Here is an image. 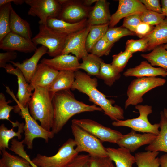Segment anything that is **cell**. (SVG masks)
<instances>
[{"instance_id":"cell-49","label":"cell","mask_w":167,"mask_h":167,"mask_svg":"<svg viewBox=\"0 0 167 167\" xmlns=\"http://www.w3.org/2000/svg\"><path fill=\"white\" fill-rule=\"evenodd\" d=\"M160 167H167V154L162 155L160 158Z\"/></svg>"},{"instance_id":"cell-37","label":"cell","mask_w":167,"mask_h":167,"mask_svg":"<svg viewBox=\"0 0 167 167\" xmlns=\"http://www.w3.org/2000/svg\"><path fill=\"white\" fill-rule=\"evenodd\" d=\"M134 35H135L134 32L130 31L122 26L119 27L109 28L105 36L109 41L114 44L122 37Z\"/></svg>"},{"instance_id":"cell-35","label":"cell","mask_w":167,"mask_h":167,"mask_svg":"<svg viewBox=\"0 0 167 167\" xmlns=\"http://www.w3.org/2000/svg\"><path fill=\"white\" fill-rule=\"evenodd\" d=\"M1 151L2 158L0 160V163L5 167H33L25 159L11 154L6 149Z\"/></svg>"},{"instance_id":"cell-28","label":"cell","mask_w":167,"mask_h":167,"mask_svg":"<svg viewBox=\"0 0 167 167\" xmlns=\"http://www.w3.org/2000/svg\"><path fill=\"white\" fill-rule=\"evenodd\" d=\"M10 28L11 32L32 40V32L29 24L19 15L12 7L10 13Z\"/></svg>"},{"instance_id":"cell-56","label":"cell","mask_w":167,"mask_h":167,"mask_svg":"<svg viewBox=\"0 0 167 167\" xmlns=\"http://www.w3.org/2000/svg\"><path fill=\"white\" fill-rule=\"evenodd\" d=\"M111 167H115L113 164V162L111 164Z\"/></svg>"},{"instance_id":"cell-31","label":"cell","mask_w":167,"mask_h":167,"mask_svg":"<svg viewBox=\"0 0 167 167\" xmlns=\"http://www.w3.org/2000/svg\"><path fill=\"white\" fill-rule=\"evenodd\" d=\"M79 69L85 71L89 75L97 77L99 73L101 62L103 61L100 57L92 54H88L82 59Z\"/></svg>"},{"instance_id":"cell-21","label":"cell","mask_w":167,"mask_h":167,"mask_svg":"<svg viewBox=\"0 0 167 167\" xmlns=\"http://www.w3.org/2000/svg\"><path fill=\"white\" fill-rule=\"evenodd\" d=\"M109 3L105 0H97L90 11L87 19L88 25L90 26L109 23L110 15Z\"/></svg>"},{"instance_id":"cell-15","label":"cell","mask_w":167,"mask_h":167,"mask_svg":"<svg viewBox=\"0 0 167 167\" xmlns=\"http://www.w3.org/2000/svg\"><path fill=\"white\" fill-rule=\"evenodd\" d=\"M147 10L139 0H119L117 10L111 15L109 28L114 27L123 18L142 13Z\"/></svg>"},{"instance_id":"cell-24","label":"cell","mask_w":167,"mask_h":167,"mask_svg":"<svg viewBox=\"0 0 167 167\" xmlns=\"http://www.w3.org/2000/svg\"><path fill=\"white\" fill-rule=\"evenodd\" d=\"M106 149L108 157L114 162L116 167H132L133 165L135 162V156L125 148L108 147Z\"/></svg>"},{"instance_id":"cell-54","label":"cell","mask_w":167,"mask_h":167,"mask_svg":"<svg viewBox=\"0 0 167 167\" xmlns=\"http://www.w3.org/2000/svg\"><path fill=\"white\" fill-rule=\"evenodd\" d=\"M165 49L167 50V43L165 45H163Z\"/></svg>"},{"instance_id":"cell-8","label":"cell","mask_w":167,"mask_h":167,"mask_svg":"<svg viewBox=\"0 0 167 167\" xmlns=\"http://www.w3.org/2000/svg\"><path fill=\"white\" fill-rule=\"evenodd\" d=\"M165 79L156 77L137 78L131 81L128 86L125 108L130 105H138L143 101V96L148 91L165 84Z\"/></svg>"},{"instance_id":"cell-2","label":"cell","mask_w":167,"mask_h":167,"mask_svg":"<svg viewBox=\"0 0 167 167\" xmlns=\"http://www.w3.org/2000/svg\"><path fill=\"white\" fill-rule=\"evenodd\" d=\"M98 83L96 78H92L87 73L78 70L75 71V80L71 89L77 90L87 95L89 101L100 107L112 120L123 119V109L118 105H113L114 100L107 99L106 95L97 88Z\"/></svg>"},{"instance_id":"cell-19","label":"cell","mask_w":167,"mask_h":167,"mask_svg":"<svg viewBox=\"0 0 167 167\" xmlns=\"http://www.w3.org/2000/svg\"><path fill=\"white\" fill-rule=\"evenodd\" d=\"M4 68L7 73L17 77L18 90L16 97L19 103L23 107H26L33 93L30 89L29 84L19 68H14L11 64H7Z\"/></svg>"},{"instance_id":"cell-17","label":"cell","mask_w":167,"mask_h":167,"mask_svg":"<svg viewBox=\"0 0 167 167\" xmlns=\"http://www.w3.org/2000/svg\"><path fill=\"white\" fill-rule=\"evenodd\" d=\"M58 72L44 63L38 64L29 83L30 90L37 87H49Z\"/></svg>"},{"instance_id":"cell-6","label":"cell","mask_w":167,"mask_h":167,"mask_svg":"<svg viewBox=\"0 0 167 167\" xmlns=\"http://www.w3.org/2000/svg\"><path fill=\"white\" fill-rule=\"evenodd\" d=\"M39 31L32 41L37 45L38 44L46 47L47 54L55 57L61 55L65 47L68 35L56 31L47 25L40 24Z\"/></svg>"},{"instance_id":"cell-40","label":"cell","mask_w":167,"mask_h":167,"mask_svg":"<svg viewBox=\"0 0 167 167\" xmlns=\"http://www.w3.org/2000/svg\"><path fill=\"white\" fill-rule=\"evenodd\" d=\"M132 56V54L125 50L118 54L112 56L111 64L119 72H122L126 66L129 59Z\"/></svg>"},{"instance_id":"cell-11","label":"cell","mask_w":167,"mask_h":167,"mask_svg":"<svg viewBox=\"0 0 167 167\" xmlns=\"http://www.w3.org/2000/svg\"><path fill=\"white\" fill-rule=\"evenodd\" d=\"M72 123L75 124L98 139L102 142L116 143L123 135L120 131L104 126L89 119H74Z\"/></svg>"},{"instance_id":"cell-44","label":"cell","mask_w":167,"mask_h":167,"mask_svg":"<svg viewBox=\"0 0 167 167\" xmlns=\"http://www.w3.org/2000/svg\"><path fill=\"white\" fill-rule=\"evenodd\" d=\"M90 156L78 155L65 167H89Z\"/></svg>"},{"instance_id":"cell-51","label":"cell","mask_w":167,"mask_h":167,"mask_svg":"<svg viewBox=\"0 0 167 167\" xmlns=\"http://www.w3.org/2000/svg\"><path fill=\"white\" fill-rule=\"evenodd\" d=\"M97 0H84L82 1L83 4L85 6L89 7L92 4L96 2Z\"/></svg>"},{"instance_id":"cell-32","label":"cell","mask_w":167,"mask_h":167,"mask_svg":"<svg viewBox=\"0 0 167 167\" xmlns=\"http://www.w3.org/2000/svg\"><path fill=\"white\" fill-rule=\"evenodd\" d=\"M24 124L22 122L19 123L18 126V130L15 132L13 128L8 129L5 126L4 123L0 126V149H10L9 143L10 140L15 137H17L18 139L22 138L21 134L23 132V127Z\"/></svg>"},{"instance_id":"cell-3","label":"cell","mask_w":167,"mask_h":167,"mask_svg":"<svg viewBox=\"0 0 167 167\" xmlns=\"http://www.w3.org/2000/svg\"><path fill=\"white\" fill-rule=\"evenodd\" d=\"M54 95L49 91V87H37L28 103L31 116L36 120H38L40 125L48 131H51L53 125Z\"/></svg>"},{"instance_id":"cell-7","label":"cell","mask_w":167,"mask_h":167,"mask_svg":"<svg viewBox=\"0 0 167 167\" xmlns=\"http://www.w3.org/2000/svg\"><path fill=\"white\" fill-rule=\"evenodd\" d=\"M75 146L74 139L69 138L55 155L48 156L38 154L31 161L38 167H65L78 155Z\"/></svg>"},{"instance_id":"cell-41","label":"cell","mask_w":167,"mask_h":167,"mask_svg":"<svg viewBox=\"0 0 167 167\" xmlns=\"http://www.w3.org/2000/svg\"><path fill=\"white\" fill-rule=\"evenodd\" d=\"M148 44V40L146 37L137 40H129L126 43L125 50L132 54L137 51H147Z\"/></svg>"},{"instance_id":"cell-42","label":"cell","mask_w":167,"mask_h":167,"mask_svg":"<svg viewBox=\"0 0 167 167\" xmlns=\"http://www.w3.org/2000/svg\"><path fill=\"white\" fill-rule=\"evenodd\" d=\"M165 18V16L162 14L148 10L141 14L140 17L142 22L153 26L160 23Z\"/></svg>"},{"instance_id":"cell-55","label":"cell","mask_w":167,"mask_h":167,"mask_svg":"<svg viewBox=\"0 0 167 167\" xmlns=\"http://www.w3.org/2000/svg\"><path fill=\"white\" fill-rule=\"evenodd\" d=\"M0 167H5V166L2 164L0 163Z\"/></svg>"},{"instance_id":"cell-18","label":"cell","mask_w":167,"mask_h":167,"mask_svg":"<svg viewBox=\"0 0 167 167\" xmlns=\"http://www.w3.org/2000/svg\"><path fill=\"white\" fill-rule=\"evenodd\" d=\"M48 50L46 47L42 45L37 48L31 58L24 60L22 63L13 61H11L10 62L21 70L27 82L29 84L36 70L39 60L44 54H47Z\"/></svg>"},{"instance_id":"cell-36","label":"cell","mask_w":167,"mask_h":167,"mask_svg":"<svg viewBox=\"0 0 167 167\" xmlns=\"http://www.w3.org/2000/svg\"><path fill=\"white\" fill-rule=\"evenodd\" d=\"M11 3L0 6V41L11 32L10 28Z\"/></svg>"},{"instance_id":"cell-16","label":"cell","mask_w":167,"mask_h":167,"mask_svg":"<svg viewBox=\"0 0 167 167\" xmlns=\"http://www.w3.org/2000/svg\"><path fill=\"white\" fill-rule=\"evenodd\" d=\"M157 136L151 133H138L131 129L129 133L123 135L116 144L119 147L125 148L131 152H134L141 146L151 143Z\"/></svg>"},{"instance_id":"cell-4","label":"cell","mask_w":167,"mask_h":167,"mask_svg":"<svg viewBox=\"0 0 167 167\" xmlns=\"http://www.w3.org/2000/svg\"><path fill=\"white\" fill-rule=\"evenodd\" d=\"M6 92L12 97L16 102L17 105L15 106L14 112L19 113L22 118L24 119L25 123L23 127L24 138L23 140L24 143L29 149L33 148V141L36 138H40L44 139L45 142L48 143L49 139H52L54 134L51 131H48L43 128L37 123L31 115L28 110V105L24 107L18 102L12 91L9 88L6 89Z\"/></svg>"},{"instance_id":"cell-13","label":"cell","mask_w":167,"mask_h":167,"mask_svg":"<svg viewBox=\"0 0 167 167\" xmlns=\"http://www.w3.org/2000/svg\"><path fill=\"white\" fill-rule=\"evenodd\" d=\"M90 26L68 35L67 39L61 54H73L79 60L88 54L86 47L87 37Z\"/></svg>"},{"instance_id":"cell-34","label":"cell","mask_w":167,"mask_h":167,"mask_svg":"<svg viewBox=\"0 0 167 167\" xmlns=\"http://www.w3.org/2000/svg\"><path fill=\"white\" fill-rule=\"evenodd\" d=\"M97 77L103 80L106 85L110 87L120 78L121 74L111 63H106L103 61L101 62L99 74Z\"/></svg>"},{"instance_id":"cell-53","label":"cell","mask_w":167,"mask_h":167,"mask_svg":"<svg viewBox=\"0 0 167 167\" xmlns=\"http://www.w3.org/2000/svg\"><path fill=\"white\" fill-rule=\"evenodd\" d=\"M163 112L165 116L167 119V109L165 108H164L163 109Z\"/></svg>"},{"instance_id":"cell-47","label":"cell","mask_w":167,"mask_h":167,"mask_svg":"<svg viewBox=\"0 0 167 167\" xmlns=\"http://www.w3.org/2000/svg\"><path fill=\"white\" fill-rule=\"evenodd\" d=\"M148 10L162 14L161 5L159 0H139Z\"/></svg>"},{"instance_id":"cell-20","label":"cell","mask_w":167,"mask_h":167,"mask_svg":"<svg viewBox=\"0 0 167 167\" xmlns=\"http://www.w3.org/2000/svg\"><path fill=\"white\" fill-rule=\"evenodd\" d=\"M41 63L58 71L71 70L75 71L79 70L80 64L76 57L69 54H61L51 59L43 58L41 60Z\"/></svg>"},{"instance_id":"cell-50","label":"cell","mask_w":167,"mask_h":167,"mask_svg":"<svg viewBox=\"0 0 167 167\" xmlns=\"http://www.w3.org/2000/svg\"><path fill=\"white\" fill-rule=\"evenodd\" d=\"M162 14L167 17V0H161Z\"/></svg>"},{"instance_id":"cell-26","label":"cell","mask_w":167,"mask_h":167,"mask_svg":"<svg viewBox=\"0 0 167 167\" xmlns=\"http://www.w3.org/2000/svg\"><path fill=\"white\" fill-rule=\"evenodd\" d=\"M75 80V71L71 70L59 71L49 87V91L54 94L60 91L71 89Z\"/></svg>"},{"instance_id":"cell-29","label":"cell","mask_w":167,"mask_h":167,"mask_svg":"<svg viewBox=\"0 0 167 167\" xmlns=\"http://www.w3.org/2000/svg\"><path fill=\"white\" fill-rule=\"evenodd\" d=\"M141 56L147 60L152 66H158L167 70V50L163 45L158 46L147 54Z\"/></svg>"},{"instance_id":"cell-39","label":"cell","mask_w":167,"mask_h":167,"mask_svg":"<svg viewBox=\"0 0 167 167\" xmlns=\"http://www.w3.org/2000/svg\"><path fill=\"white\" fill-rule=\"evenodd\" d=\"M113 45L104 36L95 44L90 53L100 57L107 56L109 55Z\"/></svg>"},{"instance_id":"cell-45","label":"cell","mask_w":167,"mask_h":167,"mask_svg":"<svg viewBox=\"0 0 167 167\" xmlns=\"http://www.w3.org/2000/svg\"><path fill=\"white\" fill-rule=\"evenodd\" d=\"M112 162L109 157L90 156L89 167H111Z\"/></svg>"},{"instance_id":"cell-9","label":"cell","mask_w":167,"mask_h":167,"mask_svg":"<svg viewBox=\"0 0 167 167\" xmlns=\"http://www.w3.org/2000/svg\"><path fill=\"white\" fill-rule=\"evenodd\" d=\"M135 108L139 112V117L125 120L113 121L112 123V125L116 127H127L136 131L158 135L160 132V123L152 124L148 119V115L152 112V106L148 105H138L135 106Z\"/></svg>"},{"instance_id":"cell-46","label":"cell","mask_w":167,"mask_h":167,"mask_svg":"<svg viewBox=\"0 0 167 167\" xmlns=\"http://www.w3.org/2000/svg\"><path fill=\"white\" fill-rule=\"evenodd\" d=\"M153 26L141 22L137 27L135 33L140 39L145 37L151 32L154 28Z\"/></svg>"},{"instance_id":"cell-27","label":"cell","mask_w":167,"mask_h":167,"mask_svg":"<svg viewBox=\"0 0 167 167\" xmlns=\"http://www.w3.org/2000/svg\"><path fill=\"white\" fill-rule=\"evenodd\" d=\"M160 120L159 135L155 139L145 148L146 151H162L167 154V119L163 111L160 113Z\"/></svg>"},{"instance_id":"cell-23","label":"cell","mask_w":167,"mask_h":167,"mask_svg":"<svg viewBox=\"0 0 167 167\" xmlns=\"http://www.w3.org/2000/svg\"><path fill=\"white\" fill-rule=\"evenodd\" d=\"M47 25L56 31L68 35L82 30L88 24L87 19L78 22L71 23L57 18L49 17L47 20Z\"/></svg>"},{"instance_id":"cell-52","label":"cell","mask_w":167,"mask_h":167,"mask_svg":"<svg viewBox=\"0 0 167 167\" xmlns=\"http://www.w3.org/2000/svg\"><path fill=\"white\" fill-rule=\"evenodd\" d=\"M25 159L27 160L33 167H38V166L35 165L32 162V161L30 159L29 156L28 155L26 156L25 158Z\"/></svg>"},{"instance_id":"cell-12","label":"cell","mask_w":167,"mask_h":167,"mask_svg":"<svg viewBox=\"0 0 167 167\" xmlns=\"http://www.w3.org/2000/svg\"><path fill=\"white\" fill-rule=\"evenodd\" d=\"M62 5L57 18L66 22L74 23L88 19L93 7L84 6L82 1L59 0Z\"/></svg>"},{"instance_id":"cell-22","label":"cell","mask_w":167,"mask_h":167,"mask_svg":"<svg viewBox=\"0 0 167 167\" xmlns=\"http://www.w3.org/2000/svg\"><path fill=\"white\" fill-rule=\"evenodd\" d=\"M167 70L161 67H153L146 61H143L134 68L127 69L123 75L125 77L135 76L137 78L156 77L167 76Z\"/></svg>"},{"instance_id":"cell-48","label":"cell","mask_w":167,"mask_h":167,"mask_svg":"<svg viewBox=\"0 0 167 167\" xmlns=\"http://www.w3.org/2000/svg\"><path fill=\"white\" fill-rule=\"evenodd\" d=\"M17 57L15 51H6L0 53V67L4 68L7 62L15 59Z\"/></svg>"},{"instance_id":"cell-30","label":"cell","mask_w":167,"mask_h":167,"mask_svg":"<svg viewBox=\"0 0 167 167\" xmlns=\"http://www.w3.org/2000/svg\"><path fill=\"white\" fill-rule=\"evenodd\" d=\"M159 154L157 151L137 152L134 156L135 163L138 167H159L160 158L157 157Z\"/></svg>"},{"instance_id":"cell-43","label":"cell","mask_w":167,"mask_h":167,"mask_svg":"<svg viewBox=\"0 0 167 167\" xmlns=\"http://www.w3.org/2000/svg\"><path fill=\"white\" fill-rule=\"evenodd\" d=\"M141 14L132 15L124 18L122 26L135 32L137 26L142 22Z\"/></svg>"},{"instance_id":"cell-10","label":"cell","mask_w":167,"mask_h":167,"mask_svg":"<svg viewBox=\"0 0 167 167\" xmlns=\"http://www.w3.org/2000/svg\"><path fill=\"white\" fill-rule=\"evenodd\" d=\"M25 2L30 6L28 15L39 17V24L47 25L49 18H57L62 8L59 0H25Z\"/></svg>"},{"instance_id":"cell-25","label":"cell","mask_w":167,"mask_h":167,"mask_svg":"<svg viewBox=\"0 0 167 167\" xmlns=\"http://www.w3.org/2000/svg\"><path fill=\"white\" fill-rule=\"evenodd\" d=\"M145 37L148 40L147 51L152 50L163 44H167V18L156 25L153 30Z\"/></svg>"},{"instance_id":"cell-38","label":"cell","mask_w":167,"mask_h":167,"mask_svg":"<svg viewBox=\"0 0 167 167\" xmlns=\"http://www.w3.org/2000/svg\"><path fill=\"white\" fill-rule=\"evenodd\" d=\"M13 101V100H10L6 101L4 94L2 92L0 93V119L9 121L14 128L18 127L19 122L18 121L16 122H13L9 119L10 112L15 109V106H10L8 104Z\"/></svg>"},{"instance_id":"cell-1","label":"cell","mask_w":167,"mask_h":167,"mask_svg":"<svg viewBox=\"0 0 167 167\" xmlns=\"http://www.w3.org/2000/svg\"><path fill=\"white\" fill-rule=\"evenodd\" d=\"M54 109L53 126L51 131L54 134L59 133L70 119L83 112L102 111L96 105H88L75 99L70 89L55 93L52 99Z\"/></svg>"},{"instance_id":"cell-57","label":"cell","mask_w":167,"mask_h":167,"mask_svg":"<svg viewBox=\"0 0 167 167\" xmlns=\"http://www.w3.org/2000/svg\"></svg>"},{"instance_id":"cell-14","label":"cell","mask_w":167,"mask_h":167,"mask_svg":"<svg viewBox=\"0 0 167 167\" xmlns=\"http://www.w3.org/2000/svg\"><path fill=\"white\" fill-rule=\"evenodd\" d=\"M0 49L6 51L27 53L35 52L37 48L32 40L11 32L0 41Z\"/></svg>"},{"instance_id":"cell-33","label":"cell","mask_w":167,"mask_h":167,"mask_svg":"<svg viewBox=\"0 0 167 167\" xmlns=\"http://www.w3.org/2000/svg\"><path fill=\"white\" fill-rule=\"evenodd\" d=\"M109 23L90 26L86 42L88 53L90 52L95 44L103 37L109 28Z\"/></svg>"},{"instance_id":"cell-5","label":"cell","mask_w":167,"mask_h":167,"mask_svg":"<svg viewBox=\"0 0 167 167\" xmlns=\"http://www.w3.org/2000/svg\"><path fill=\"white\" fill-rule=\"evenodd\" d=\"M71 127L77 152H86L91 157H108L106 148L98 139L75 124L72 123Z\"/></svg>"}]
</instances>
